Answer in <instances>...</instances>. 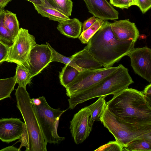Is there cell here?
<instances>
[{
  "label": "cell",
  "instance_id": "obj_1",
  "mask_svg": "<svg viewBox=\"0 0 151 151\" xmlns=\"http://www.w3.org/2000/svg\"><path fill=\"white\" fill-rule=\"evenodd\" d=\"M106 104L109 111L124 122L151 124V100L142 91L128 88L114 95Z\"/></svg>",
  "mask_w": 151,
  "mask_h": 151
},
{
  "label": "cell",
  "instance_id": "obj_2",
  "mask_svg": "<svg viewBox=\"0 0 151 151\" xmlns=\"http://www.w3.org/2000/svg\"><path fill=\"white\" fill-rule=\"evenodd\" d=\"M110 23L104 20L87 45L91 55L104 68L112 66L127 55L134 48L135 43L117 40L112 32Z\"/></svg>",
  "mask_w": 151,
  "mask_h": 151
},
{
  "label": "cell",
  "instance_id": "obj_3",
  "mask_svg": "<svg viewBox=\"0 0 151 151\" xmlns=\"http://www.w3.org/2000/svg\"><path fill=\"white\" fill-rule=\"evenodd\" d=\"M15 95L17 107L24 122L19 151L24 147L26 151H46L47 143L44 137L26 87L18 86Z\"/></svg>",
  "mask_w": 151,
  "mask_h": 151
},
{
  "label": "cell",
  "instance_id": "obj_4",
  "mask_svg": "<svg viewBox=\"0 0 151 151\" xmlns=\"http://www.w3.org/2000/svg\"><path fill=\"white\" fill-rule=\"evenodd\" d=\"M115 72L90 88L69 98L68 109H73L78 104L90 99L109 95H115L134 83L128 69L122 64Z\"/></svg>",
  "mask_w": 151,
  "mask_h": 151
},
{
  "label": "cell",
  "instance_id": "obj_5",
  "mask_svg": "<svg viewBox=\"0 0 151 151\" xmlns=\"http://www.w3.org/2000/svg\"><path fill=\"white\" fill-rule=\"evenodd\" d=\"M100 121L123 147L139 139H151V124L141 125L124 122L111 112L106 105Z\"/></svg>",
  "mask_w": 151,
  "mask_h": 151
},
{
  "label": "cell",
  "instance_id": "obj_6",
  "mask_svg": "<svg viewBox=\"0 0 151 151\" xmlns=\"http://www.w3.org/2000/svg\"><path fill=\"white\" fill-rule=\"evenodd\" d=\"M40 101L37 105L32 104L46 142L58 144L65 138L60 136L57 129L60 117L67 109H54L47 103L45 98L39 97Z\"/></svg>",
  "mask_w": 151,
  "mask_h": 151
},
{
  "label": "cell",
  "instance_id": "obj_7",
  "mask_svg": "<svg viewBox=\"0 0 151 151\" xmlns=\"http://www.w3.org/2000/svg\"><path fill=\"white\" fill-rule=\"evenodd\" d=\"M36 44L35 37L29 33L28 30L20 28L13 44L9 47L6 61L15 63L28 70L30 53Z\"/></svg>",
  "mask_w": 151,
  "mask_h": 151
},
{
  "label": "cell",
  "instance_id": "obj_8",
  "mask_svg": "<svg viewBox=\"0 0 151 151\" xmlns=\"http://www.w3.org/2000/svg\"><path fill=\"white\" fill-rule=\"evenodd\" d=\"M119 68V66H111L80 72L75 80L65 88L67 95L69 97L90 88L115 72Z\"/></svg>",
  "mask_w": 151,
  "mask_h": 151
},
{
  "label": "cell",
  "instance_id": "obj_9",
  "mask_svg": "<svg viewBox=\"0 0 151 151\" xmlns=\"http://www.w3.org/2000/svg\"><path fill=\"white\" fill-rule=\"evenodd\" d=\"M91 116L90 110L85 107L75 114L70 122V129L76 144L82 143L89 136L94 122Z\"/></svg>",
  "mask_w": 151,
  "mask_h": 151
},
{
  "label": "cell",
  "instance_id": "obj_10",
  "mask_svg": "<svg viewBox=\"0 0 151 151\" xmlns=\"http://www.w3.org/2000/svg\"><path fill=\"white\" fill-rule=\"evenodd\" d=\"M127 56L135 73L151 83V49L146 46L134 48Z\"/></svg>",
  "mask_w": 151,
  "mask_h": 151
},
{
  "label": "cell",
  "instance_id": "obj_11",
  "mask_svg": "<svg viewBox=\"0 0 151 151\" xmlns=\"http://www.w3.org/2000/svg\"><path fill=\"white\" fill-rule=\"evenodd\" d=\"M52 51L47 44H36L31 50L28 70L32 78L40 73L51 62Z\"/></svg>",
  "mask_w": 151,
  "mask_h": 151
},
{
  "label": "cell",
  "instance_id": "obj_12",
  "mask_svg": "<svg viewBox=\"0 0 151 151\" xmlns=\"http://www.w3.org/2000/svg\"><path fill=\"white\" fill-rule=\"evenodd\" d=\"M24 123L17 118L0 119V139L9 143L21 138Z\"/></svg>",
  "mask_w": 151,
  "mask_h": 151
},
{
  "label": "cell",
  "instance_id": "obj_13",
  "mask_svg": "<svg viewBox=\"0 0 151 151\" xmlns=\"http://www.w3.org/2000/svg\"><path fill=\"white\" fill-rule=\"evenodd\" d=\"M110 25L114 37L119 41L136 42L139 36V32L135 24L130 22L129 19L110 22Z\"/></svg>",
  "mask_w": 151,
  "mask_h": 151
},
{
  "label": "cell",
  "instance_id": "obj_14",
  "mask_svg": "<svg viewBox=\"0 0 151 151\" xmlns=\"http://www.w3.org/2000/svg\"><path fill=\"white\" fill-rule=\"evenodd\" d=\"M88 12L104 20L118 19V12L107 0H83Z\"/></svg>",
  "mask_w": 151,
  "mask_h": 151
},
{
  "label": "cell",
  "instance_id": "obj_15",
  "mask_svg": "<svg viewBox=\"0 0 151 151\" xmlns=\"http://www.w3.org/2000/svg\"><path fill=\"white\" fill-rule=\"evenodd\" d=\"M73 61L82 71L102 68V65L91 55L87 45L83 50L70 57Z\"/></svg>",
  "mask_w": 151,
  "mask_h": 151
},
{
  "label": "cell",
  "instance_id": "obj_16",
  "mask_svg": "<svg viewBox=\"0 0 151 151\" xmlns=\"http://www.w3.org/2000/svg\"><path fill=\"white\" fill-rule=\"evenodd\" d=\"M82 25L78 19L74 18L59 23L57 29L61 33L66 37L76 38L81 33Z\"/></svg>",
  "mask_w": 151,
  "mask_h": 151
},
{
  "label": "cell",
  "instance_id": "obj_17",
  "mask_svg": "<svg viewBox=\"0 0 151 151\" xmlns=\"http://www.w3.org/2000/svg\"><path fill=\"white\" fill-rule=\"evenodd\" d=\"M33 5L39 14L43 17L48 18L50 20L61 23L70 19L68 17L53 7L45 1L44 4Z\"/></svg>",
  "mask_w": 151,
  "mask_h": 151
},
{
  "label": "cell",
  "instance_id": "obj_18",
  "mask_svg": "<svg viewBox=\"0 0 151 151\" xmlns=\"http://www.w3.org/2000/svg\"><path fill=\"white\" fill-rule=\"evenodd\" d=\"M80 72L75 68L65 65L59 73V78L61 84L66 88L75 80Z\"/></svg>",
  "mask_w": 151,
  "mask_h": 151
},
{
  "label": "cell",
  "instance_id": "obj_19",
  "mask_svg": "<svg viewBox=\"0 0 151 151\" xmlns=\"http://www.w3.org/2000/svg\"><path fill=\"white\" fill-rule=\"evenodd\" d=\"M4 22L6 28L15 38L20 29L16 14L8 10L5 11Z\"/></svg>",
  "mask_w": 151,
  "mask_h": 151
},
{
  "label": "cell",
  "instance_id": "obj_20",
  "mask_svg": "<svg viewBox=\"0 0 151 151\" xmlns=\"http://www.w3.org/2000/svg\"><path fill=\"white\" fill-rule=\"evenodd\" d=\"M105 96H100L94 103L87 106L91 112V117L95 121H100L106 106Z\"/></svg>",
  "mask_w": 151,
  "mask_h": 151
},
{
  "label": "cell",
  "instance_id": "obj_21",
  "mask_svg": "<svg viewBox=\"0 0 151 151\" xmlns=\"http://www.w3.org/2000/svg\"><path fill=\"white\" fill-rule=\"evenodd\" d=\"M5 10L0 8V42L8 47H11L15 38L6 28L4 22Z\"/></svg>",
  "mask_w": 151,
  "mask_h": 151
},
{
  "label": "cell",
  "instance_id": "obj_22",
  "mask_svg": "<svg viewBox=\"0 0 151 151\" xmlns=\"http://www.w3.org/2000/svg\"><path fill=\"white\" fill-rule=\"evenodd\" d=\"M53 7L69 17L71 15L73 2L71 0H45Z\"/></svg>",
  "mask_w": 151,
  "mask_h": 151
},
{
  "label": "cell",
  "instance_id": "obj_23",
  "mask_svg": "<svg viewBox=\"0 0 151 151\" xmlns=\"http://www.w3.org/2000/svg\"><path fill=\"white\" fill-rule=\"evenodd\" d=\"M16 83L14 76L0 79V100L10 97Z\"/></svg>",
  "mask_w": 151,
  "mask_h": 151
},
{
  "label": "cell",
  "instance_id": "obj_24",
  "mask_svg": "<svg viewBox=\"0 0 151 151\" xmlns=\"http://www.w3.org/2000/svg\"><path fill=\"white\" fill-rule=\"evenodd\" d=\"M123 151H151V139H141L134 140L128 144Z\"/></svg>",
  "mask_w": 151,
  "mask_h": 151
},
{
  "label": "cell",
  "instance_id": "obj_25",
  "mask_svg": "<svg viewBox=\"0 0 151 151\" xmlns=\"http://www.w3.org/2000/svg\"><path fill=\"white\" fill-rule=\"evenodd\" d=\"M14 76L19 86L26 87L27 85L31 83L32 78L28 70L25 67L17 65Z\"/></svg>",
  "mask_w": 151,
  "mask_h": 151
},
{
  "label": "cell",
  "instance_id": "obj_26",
  "mask_svg": "<svg viewBox=\"0 0 151 151\" xmlns=\"http://www.w3.org/2000/svg\"><path fill=\"white\" fill-rule=\"evenodd\" d=\"M104 20L98 18L96 22L84 31L82 32L78 37L83 44H87L90 39L102 25Z\"/></svg>",
  "mask_w": 151,
  "mask_h": 151
},
{
  "label": "cell",
  "instance_id": "obj_27",
  "mask_svg": "<svg viewBox=\"0 0 151 151\" xmlns=\"http://www.w3.org/2000/svg\"><path fill=\"white\" fill-rule=\"evenodd\" d=\"M46 44L49 46L52 51V55L51 62L54 61L60 62L73 67L78 70L80 72L82 71L72 60L71 57H68L63 55L57 52L48 43Z\"/></svg>",
  "mask_w": 151,
  "mask_h": 151
},
{
  "label": "cell",
  "instance_id": "obj_28",
  "mask_svg": "<svg viewBox=\"0 0 151 151\" xmlns=\"http://www.w3.org/2000/svg\"><path fill=\"white\" fill-rule=\"evenodd\" d=\"M94 151H123V148L116 141H110L100 146Z\"/></svg>",
  "mask_w": 151,
  "mask_h": 151
},
{
  "label": "cell",
  "instance_id": "obj_29",
  "mask_svg": "<svg viewBox=\"0 0 151 151\" xmlns=\"http://www.w3.org/2000/svg\"><path fill=\"white\" fill-rule=\"evenodd\" d=\"M9 47L0 42V64L6 61L8 57Z\"/></svg>",
  "mask_w": 151,
  "mask_h": 151
},
{
  "label": "cell",
  "instance_id": "obj_30",
  "mask_svg": "<svg viewBox=\"0 0 151 151\" xmlns=\"http://www.w3.org/2000/svg\"><path fill=\"white\" fill-rule=\"evenodd\" d=\"M109 2L111 5L122 9L130 6L128 0H110Z\"/></svg>",
  "mask_w": 151,
  "mask_h": 151
},
{
  "label": "cell",
  "instance_id": "obj_31",
  "mask_svg": "<svg viewBox=\"0 0 151 151\" xmlns=\"http://www.w3.org/2000/svg\"><path fill=\"white\" fill-rule=\"evenodd\" d=\"M138 6L142 13H145L151 7V0H138Z\"/></svg>",
  "mask_w": 151,
  "mask_h": 151
},
{
  "label": "cell",
  "instance_id": "obj_32",
  "mask_svg": "<svg viewBox=\"0 0 151 151\" xmlns=\"http://www.w3.org/2000/svg\"><path fill=\"white\" fill-rule=\"evenodd\" d=\"M98 18L93 16L84 21L82 25V32L84 31L93 25L97 20Z\"/></svg>",
  "mask_w": 151,
  "mask_h": 151
},
{
  "label": "cell",
  "instance_id": "obj_33",
  "mask_svg": "<svg viewBox=\"0 0 151 151\" xmlns=\"http://www.w3.org/2000/svg\"><path fill=\"white\" fill-rule=\"evenodd\" d=\"M142 92L148 99L151 100V83L146 86Z\"/></svg>",
  "mask_w": 151,
  "mask_h": 151
},
{
  "label": "cell",
  "instance_id": "obj_34",
  "mask_svg": "<svg viewBox=\"0 0 151 151\" xmlns=\"http://www.w3.org/2000/svg\"><path fill=\"white\" fill-rule=\"evenodd\" d=\"M32 3L33 4L40 5L45 4V0H27Z\"/></svg>",
  "mask_w": 151,
  "mask_h": 151
},
{
  "label": "cell",
  "instance_id": "obj_35",
  "mask_svg": "<svg viewBox=\"0 0 151 151\" xmlns=\"http://www.w3.org/2000/svg\"><path fill=\"white\" fill-rule=\"evenodd\" d=\"M12 0H0V8H4Z\"/></svg>",
  "mask_w": 151,
  "mask_h": 151
},
{
  "label": "cell",
  "instance_id": "obj_36",
  "mask_svg": "<svg viewBox=\"0 0 151 151\" xmlns=\"http://www.w3.org/2000/svg\"><path fill=\"white\" fill-rule=\"evenodd\" d=\"M17 150L19 151V149H17L15 147L13 146H9L8 147H6L5 148L2 149L0 150Z\"/></svg>",
  "mask_w": 151,
  "mask_h": 151
},
{
  "label": "cell",
  "instance_id": "obj_37",
  "mask_svg": "<svg viewBox=\"0 0 151 151\" xmlns=\"http://www.w3.org/2000/svg\"><path fill=\"white\" fill-rule=\"evenodd\" d=\"M130 6L136 5L138 6V0H128Z\"/></svg>",
  "mask_w": 151,
  "mask_h": 151
}]
</instances>
